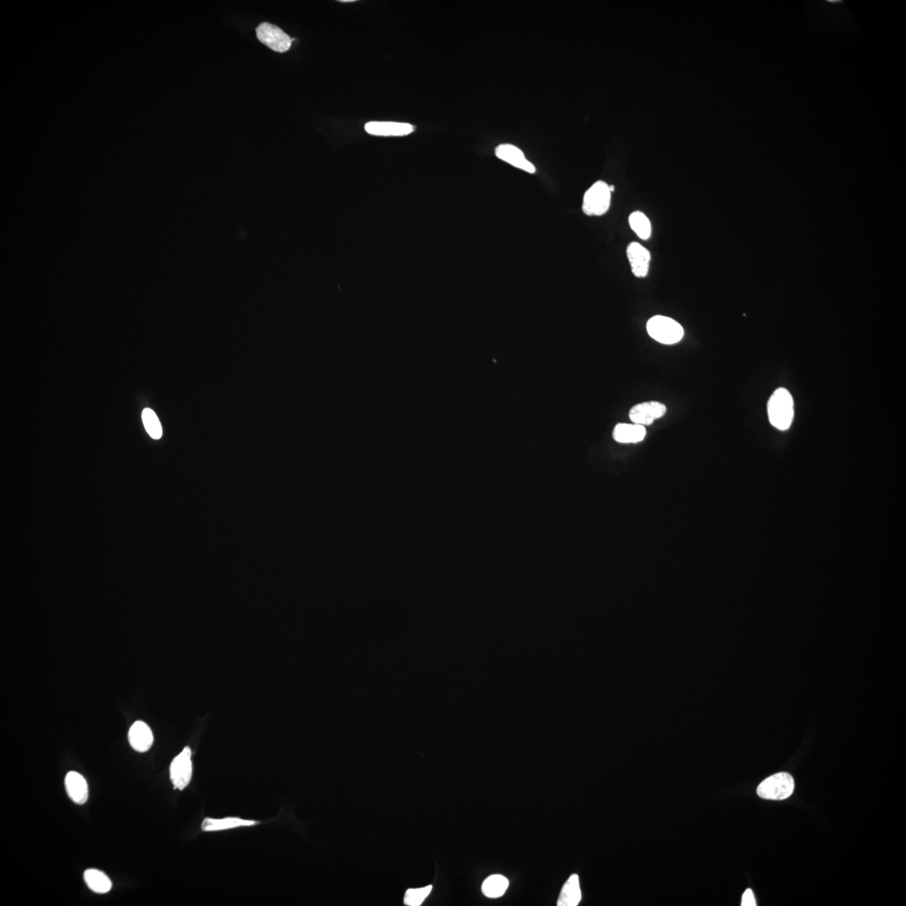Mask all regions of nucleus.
Segmentation results:
<instances>
[{"label": "nucleus", "instance_id": "obj_11", "mask_svg": "<svg viewBox=\"0 0 906 906\" xmlns=\"http://www.w3.org/2000/svg\"><path fill=\"white\" fill-rule=\"evenodd\" d=\"M129 741L131 747L135 751L145 753L149 751L153 744V732L146 723L137 721L130 728Z\"/></svg>", "mask_w": 906, "mask_h": 906}, {"label": "nucleus", "instance_id": "obj_21", "mask_svg": "<svg viewBox=\"0 0 906 906\" xmlns=\"http://www.w3.org/2000/svg\"><path fill=\"white\" fill-rule=\"evenodd\" d=\"M741 905L742 906L757 905L755 895H753L752 889H746V891H745L743 895L742 902H741Z\"/></svg>", "mask_w": 906, "mask_h": 906}, {"label": "nucleus", "instance_id": "obj_9", "mask_svg": "<svg viewBox=\"0 0 906 906\" xmlns=\"http://www.w3.org/2000/svg\"><path fill=\"white\" fill-rule=\"evenodd\" d=\"M627 255L633 274L636 277H645L650 267V251L639 243L634 242L628 246Z\"/></svg>", "mask_w": 906, "mask_h": 906}, {"label": "nucleus", "instance_id": "obj_3", "mask_svg": "<svg viewBox=\"0 0 906 906\" xmlns=\"http://www.w3.org/2000/svg\"><path fill=\"white\" fill-rule=\"evenodd\" d=\"M794 789L793 777L788 773H779L762 781L757 794L766 800L782 801L792 796Z\"/></svg>", "mask_w": 906, "mask_h": 906}, {"label": "nucleus", "instance_id": "obj_8", "mask_svg": "<svg viewBox=\"0 0 906 906\" xmlns=\"http://www.w3.org/2000/svg\"><path fill=\"white\" fill-rule=\"evenodd\" d=\"M497 158L503 162L512 164V167L520 169L528 173L535 172L534 164L526 159L524 152L520 148L505 144V145L498 146L496 150Z\"/></svg>", "mask_w": 906, "mask_h": 906}, {"label": "nucleus", "instance_id": "obj_5", "mask_svg": "<svg viewBox=\"0 0 906 906\" xmlns=\"http://www.w3.org/2000/svg\"><path fill=\"white\" fill-rule=\"evenodd\" d=\"M192 777V751L190 748L186 747L172 760L170 778L175 789L183 790L190 784Z\"/></svg>", "mask_w": 906, "mask_h": 906}, {"label": "nucleus", "instance_id": "obj_7", "mask_svg": "<svg viewBox=\"0 0 906 906\" xmlns=\"http://www.w3.org/2000/svg\"><path fill=\"white\" fill-rule=\"evenodd\" d=\"M666 413V407L657 401H649L634 406L629 411V418L634 424L650 426Z\"/></svg>", "mask_w": 906, "mask_h": 906}, {"label": "nucleus", "instance_id": "obj_10", "mask_svg": "<svg viewBox=\"0 0 906 906\" xmlns=\"http://www.w3.org/2000/svg\"><path fill=\"white\" fill-rule=\"evenodd\" d=\"M364 129L368 134L376 136H406L413 133L415 127L410 123L397 122H369Z\"/></svg>", "mask_w": 906, "mask_h": 906}, {"label": "nucleus", "instance_id": "obj_20", "mask_svg": "<svg viewBox=\"0 0 906 906\" xmlns=\"http://www.w3.org/2000/svg\"><path fill=\"white\" fill-rule=\"evenodd\" d=\"M431 889V885L424 888L408 889L404 902L406 905L409 906L421 905L423 901L426 900V898L429 896Z\"/></svg>", "mask_w": 906, "mask_h": 906}, {"label": "nucleus", "instance_id": "obj_17", "mask_svg": "<svg viewBox=\"0 0 906 906\" xmlns=\"http://www.w3.org/2000/svg\"><path fill=\"white\" fill-rule=\"evenodd\" d=\"M509 880L501 875L488 877L482 884V891L489 898H498L504 896L509 887Z\"/></svg>", "mask_w": 906, "mask_h": 906}, {"label": "nucleus", "instance_id": "obj_4", "mask_svg": "<svg viewBox=\"0 0 906 906\" xmlns=\"http://www.w3.org/2000/svg\"><path fill=\"white\" fill-rule=\"evenodd\" d=\"M611 203V191L604 181L596 183L585 192L583 211L588 216H601L608 212Z\"/></svg>", "mask_w": 906, "mask_h": 906}, {"label": "nucleus", "instance_id": "obj_12", "mask_svg": "<svg viewBox=\"0 0 906 906\" xmlns=\"http://www.w3.org/2000/svg\"><path fill=\"white\" fill-rule=\"evenodd\" d=\"M66 790L71 800L84 805L89 799V786L85 778L75 771L69 772L65 779Z\"/></svg>", "mask_w": 906, "mask_h": 906}, {"label": "nucleus", "instance_id": "obj_16", "mask_svg": "<svg viewBox=\"0 0 906 906\" xmlns=\"http://www.w3.org/2000/svg\"><path fill=\"white\" fill-rule=\"evenodd\" d=\"M84 880L91 891L97 893H106L112 889V882L109 877L98 870H86Z\"/></svg>", "mask_w": 906, "mask_h": 906}, {"label": "nucleus", "instance_id": "obj_6", "mask_svg": "<svg viewBox=\"0 0 906 906\" xmlns=\"http://www.w3.org/2000/svg\"><path fill=\"white\" fill-rule=\"evenodd\" d=\"M259 41L277 52H286L291 48V37L281 28L270 23H262L256 29Z\"/></svg>", "mask_w": 906, "mask_h": 906}, {"label": "nucleus", "instance_id": "obj_13", "mask_svg": "<svg viewBox=\"0 0 906 906\" xmlns=\"http://www.w3.org/2000/svg\"><path fill=\"white\" fill-rule=\"evenodd\" d=\"M261 823L257 821L245 820L240 817H229L221 819L205 818L201 823V830L212 833V831H220L229 829H238V827H249L258 825Z\"/></svg>", "mask_w": 906, "mask_h": 906}, {"label": "nucleus", "instance_id": "obj_14", "mask_svg": "<svg viewBox=\"0 0 906 906\" xmlns=\"http://www.w3.org/2000/svg\"><path fill=\"white\" fill-rule=\"evenodd\" d=\"M646 429L638 424L620 423L613 432V439L620 443H638L645 438Z\"/></svg>", "mask_w": 906, "mask_h": 906}, {"label": "nucleus", "instance_id": "obj_22", "mask_svg": "<svg viewBox=\"0 0 906 906\" xmlns=\"http://www.w3.org/2000/svg\"><path fill=\"white\" fill-rule=\"evenodd\" d=\"M354 1H356V0H340V2L341 3H348V2H354Z\"/></svg>", "mask_w": 906, "mask_h": 906}, {"label": "nucleus", "instance_id": "obj_18", "mask_svg": "<svg viewBox=\"0 0 906 906\" xmlns=\"http://www.w3.org/2000/svg\"><path fill=\"white\" fill-rule=\"evenodd\" d=\"M629 222L634 232L641 240H648L652 236V224H650L649 218L643 213L637 211L630 214Z\"/></svg>", "mask_w": 906, "mask_h": 906}, {"label": "nucleus", "instance_id": "obj_1", "mask_svg": "<svg viewBox=\"0 0 906 906\" xmlns=\"http://www.w3.org/2000/svg\"><path fill=\"white\" fill-rule=\"evenodd\" d=\"M768 415L770 423L777 429H789L794 417V403L792 394L788 390L778 389L770 397Z\"/></svg>", "mask_w": 906, "mask_h": 906}, {"label": "nucleus", "instance_id": "obj_2", "mask_svg": "<svg viewBox=\"0 0 906 906\" xmlns=\"http://www.w3.org/2000/svg\"><path fill=\"white\" fill-rule=\"evenodd\" d=\"M646 328L653 339L663 344H677L684 336V330L681 325L664 316H653L648 321Z\"/></svg>", "mask_w": 906, "mask_h": 906}, {"label": "nucleus", "instance_id": "obj_19", "mask_svg": "<svg viewBox=\"0 0 906 906\" xmlns=\"http://www.w3.org/2000/svg\"><path fill=\"white\" fill-rule=\"evenodd\" d=\"M142 420L144 426H145L148 434L152 438L158 440L162 436V427L158 417V415L153 410L146 408L143 410Z\"/></svg>", "mask_w": 906, "mask_h": 906}, {"label": "nucleus", "instance_id": "obj_15", "mask_svg": "<svg viewBox=\"0 0 906 906\" xmlns=\"http://www.w3.org/2000/svg\"><path fill=\"white\" fill-rule=\"evenodd\" d=\"M581 899H582V893H581L579 877L578 875H572L563 885L558 905L576 906L580 903Z\"/></svg>", "mask_w": 906, "mask_h": 906}]
</instances>
